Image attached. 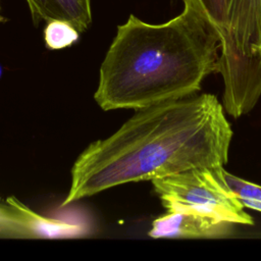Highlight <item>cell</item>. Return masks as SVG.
Masks as SVG:
<instances>
[{"label": "cell", "mask_w": 261, "mask_h": 261, "mask_svg": "<svg viewBox=\"0 0 261 261\" xmlns=\"http://www.w3.org/2000/svg\"><path fill=\"white\" fill-rule=\"evenodd\" d=\"M219 53L216 30L188 2L163 23L130 14L101 63L95 101L103 110H139L193 95L216 72Z\"/></svg>", "instance_id": "2"}, {"label": "cell", "mask_w": 261, "mask_h": 261, "mask_svg": "<svg viewBox=\"0 0 261 261\" xmlns=\"http://www.w3.org/2000/svg\"><path fill=\"white\" fill-rule=\"evenodd\" d=\"M35 24L60 19L72 24L80 33L92 22L91 0H25Z\"/></svg>", "instance_id": "7"}, {"label": "cell", "mask_w": 261, "mask_h": 261, "mask_svg": "<svg viewBox=\"0 0 261 261\" xmlns=\"http://www.w3.org/2000/svg\"><path fill=\"white\" fill-rule=\"evenodd\" d=\"M216 72L225 110L233 117L252 110L261 96V0H230Z\"/></svg>", "instance_id": "3"}, {"label": "cell", "mask_w": 261, "mask_h": 261, "mask_svg": "<svg viewBox=\"0 0 261 261\" xmlns=\"http://www.w3.org/2000/svg\"><path fill=\"white\" fill-rule=\"evenodd\" d=\"M224 178L228 187L240 200H252L261 202V186L249 182L232 175L224 170Z\"/></svg>", "instance_id": "10"}, {"label": "cell", "mask_w": 261, "mask_h": 261, "mask_svg": "<svg viewBox=\"0 0 261 261\" xmlns=\"http://www.w3.org/2000/svg\"><path fill=\"white\" fill-rule=\"evenodd\" d=\"M80 32L69 22L53 19L47 22L44 29V41L46 47L51 50H59L77 42Z\"/></svg>", "instance_id": "9"}, {"label": "cell", "mask_w": 261, "mask_h": 261, "mask_svg": "<svg viewBox=\"0 0 261 261\" xmlns=\"http://www.w3.org/2000/svg\"><path fill=\"white\" fill-rule=\"evenodd\" d=\"M198 9L216 30L220 43L227 30L230 0H182Z\"/></svg>", "instance_id": "8"}, {"label": "cell", "mask_w": 261, "mask_h": 261, "mask_svg": "<svg viewBox=\"0 0 261 261\" xmlns=\"http://www.w3.org/2000/svg\"><path fill=\"white\" fill-rule=\"evenodd\" d=\"M152 184L167 211H190L236 224L254 223L225 181L223 166L195 167L155 178Z\"/></svg>", "instance_id": "4"}, {"label": "cell", "mask_w": 261, "mask_h": 261, "mask_svg": "<svg viewBox=\"0 0 261 261\" xmlns=\"http://www.w3.org/2000/svg\"><path fill=\"white\" fill-rule=\"evenodd\" d=\"M6 20V18L4 17V15L2 14V11H1V5H0V23L1 22H4Z\"/></svg>", "instance_id": "11"}, {"label": "cell", "mask_w": 261, "mask_h": 261, "mask_svg": "<svg viewBox=\"0 0 261 261\" xmlns=\"http://www.w3.org/2000/svg\"><path fill=\"white\" fill-rule=\"evenodd\" d=\"M88 234L85 224L41 215L14 196L0 198V238L76 239Z\"/></svg>", "instance_id": "5"}, {"label": "cell", "mask_w": 261, "mask_h": 261, "mask_svg": "<svg viewBox=\"0 0 261 261\" xmlns=\"http://www.w3.org/2000/svg\"><path fill=\"white\" fill-rule=\"evenodd\" d=\"M233 224L195 212L167 211L153 220L148 234L153 239L222 238L231 233Z\"/></svg>", "instance_id": "6"}, {"label": "cell", "mask_w": 261, "mask_h": 261, "mask_svg": "<svg viewBox=\"0 0 261 261\" xmlns=\"http://www.w3.org/2000/svg\"><path fill=\"white\" fill-rule=\"evenodd\" d=\"M136 111L80 154L63 206L123 184L227 162L232 130L214 95L193 94Z\"/></svg>", "instance_id": "1"}, {"label": "cell", "mask_w": 261, "mask_h": 261, "mask_svg": "<svg viewBox=\"0 0 261 261\" xmlns=\"http://www.w3.org/2000/svg\"><path fill=\"white\" fill-rule=\"evenodd\" d=\"M1 75H2V66L0 65V77H1Z\"/></svg>", "instance_id": "12"}]
</instances>
